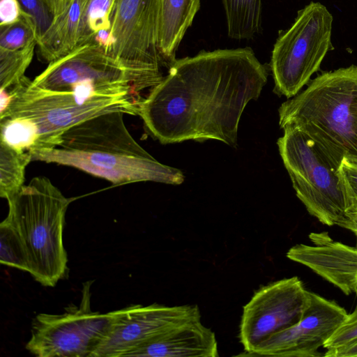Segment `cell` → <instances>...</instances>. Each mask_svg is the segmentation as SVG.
Returning <instances> with one entry per match:
<instances>
[{"label": "cell", "instance_id": "7402d4cb", "mask_svg": "<svg viewBox=\"0 0 357 357\" xmlns=\"http://www.w3.org/2000/svg\"><path fill=\"white\" fill-rule=\"evenodd\" d=\"M0 262L28 272L23 245L15 229L5 219L0 224Z\"/></svg>", "mask_w": 357, "mask_h": 357}, {"label": "cell", "instance_id": "5bb4252c", "mask_svg": "<svg viewBox=\"0 0 357 357\" xmlns=\"http://www.w3.org/2000/svg\"><path fill=\"white\" fill-rule=\"evenodd\" d=\"M310 238L313 245H295L287 251V257L307 266L344 294L354 292L357 243L351 247L333 241L326 233H312Z\"/></svg>", "mask_w": 357, "mask_h": 357}, {"label": "cell", "instance_id": "9a60e30c", "mask_svg": "<svg viewBox=\"0 0 357 357\" xmlns=\"http://www.w3.org/2000/svg\"><path fill=\"white\" fill-rule=\"evenodd\" d=\"M128 356L217 357L215 333L201 320L177 325L129 352Z\"/></svg>", "mask_w": 357, "mask_h": 357}, {"label": "cell", "instance_id": "5b68a950", "mask_svg": "<svg viewBox=\"0 0 357 357\" xmlns=\"http://www.w3.org/2000/svg\"><path fill=\"white\" fill-rule=\"evenodd\" d=\"M7 201L5 220L23 245L28 273L42 285L54 287L68 270L63 231L70 199L48 178L36 176Z\"/></svg>", "mask_w": 357, "mask_h": 357}, {"label": "cell", "instance_id": "3957f363", "mask_svg": "<svg viewBox=\"0 0 357 357\" xmlns=\"http://www.w3.org/2000/svg\"><path fill=\"white\" fill-rule=\"evenodd\" d=\"M124 114L110 112L82 121L65 132L55 147L30 152L31 160L76 168L114 185L182 183V171L160 163L137 142Z\"/></svg>", "mask_w": 357, "mask_h": 357}, {"label": "cell", "instance_id": "4316f807", "mask_svg": "<svg viewBox=\"0 0 357 357\" xmlns=\"http://www.w3.org/2000/svg\"><path fill=\"white\" fill-rule=\"evenodd\" d=\"M23 13L17 0H0V26L18 22Z\"/></svg>", "mask_w": 357, "mask_h": 357}, {"label": "cell", "instance_id": "484cf974", "mask_svg": "<svg viewBox=\"0 0 357 357\" xmlns=\"http://www.w3.org/2000/svg\"><path fill=\"white\" fill-rule=\"evenodd\" d=\"M357 342V305L344 322L324 344L326 350L336 349Z\"/></svg>", "mask_w": 357, "mask_h": 357}, {"label": "cell", "instance_id": "277c9868", "mask_svg": "<svg viewBox=\"0 0 357 357\" xmlns=\"http://www.w3.org/2000/svg\"><path fill=\"white\" fill-rule=\"evenodd\" d=\"M282 129H298L311 138L338 168L357 155V66L326 71L278 109Z\"/></svg>", "mask_w": 357, "mask_h": 357}, {"label": "cell", "instance_id": "d4e9b609", "mask_svg": "<svg viewBox=\"0 0 357 357\" xmlns=\"http://www.w3.org/2000/svg\"><path fill=\"white\" fill-rule=\"evenodd\" d=\"M22 8L33 20L38 40L47 30L54 16L45 0H17ZM38 41V40H37Z\"/></svg>", "mask_w": 357, "mask_h": 357}, {"label": "cell", "instance_id": "30bf717a", "mask_svg": "<svg viewBox=\"0 0 357 357\" xmlns=\"http://www.w3.org/2000/svg\"><path fill=\"white\" fill-rule=\"evenodd\" d=\"M303 282L294 276L281 279L256 290L243 306L239 341L252 354L264 342L296 324L307 301Z\"/></svg>", "mask_w": 357, "mask_h": 357}, {"label": "cell", "instance_id": "83f0119b", "mask_svg": "<svg viewBox=\"0 0 357 357\" xmlns=\"http://www.w3.org/2000/svg\"><path fill=\"white\" fill-rule=\"evenodd\" d=\"M327 357H357V342L350 345L333 350H326Z\"/></svg>", "mask_w": 357, "mask_h": 357}, {"label": "cell", "instance_id": "9c48e42d", "mask_svg": "<svg viewBox=\"0 0 357 357\" xmlns=\"http://www.w3.org/2000/svg\"><path fill=\"white\" fill-rule=\"evenodd\" d=\"M83 284L79 305H71L61 314L40 313L31 324L26 349L38 357H93L111 324L109 314L93 312L90 288Z\"/></svg>", "mask_w": 357, "mask_h": 357}, {"label": "cell", "instance_id": "ba28073f", "mask_svg": "<svg viewBox=\"0 0 357 357\" xmlns=\"http://www.w3.org/2000/svg\"><path fill=\"white\" fill-rule=\"evenodd\" d=\"M333 17L320 2L299 10L293 24L282 31L274 44L270 68L273 91L287 99L298 94L333 49Z\"/></svg>", "mask_w": 357, "mask_h": 357}, {"label": "cell", "instance_id": "8992f818", "mask_svg": "<svg viewBox=\"0 0 357 357\" xmlns=\"http://www.w3.org/2000/svg\"><path fill=\"white\" fill-rule=\"evenodd\" d=\"M161 67L158 63L115 57L91 41L49 63L32 84L52 91L70 92L86 86L109 94H131L143 99L142 92L150 91L163 79Z\"/></svg>", "mask_w": 357, "mask_h": 357}, {"label": "cell", "instance_id": "f546056e", "mask_svg": "<svg viewBox=\"0 0 357 357\" xmlns=\"http://www.w3.org/2000/svg\"><path fill=\"white\" fill-rule=\"evenodd\" d=\"M50 10L52 11L54 18L62 13L72 0H45Z\"/></svg>", "mask_w": 357, "mask_h": 357}, {"label": "cell", "instance_id": "ffe728a7", "mask_svg": "<svg viewBox=\"0 0 357 357\" xmlns=\"http://www.w3.org/2000/svg\"><path fill=\"white\" fill-rule=\"evenodd\" d=\"M37 42L16 50L0 49V89H7L17 84L25 75L33 57Z\"/></svg>", "mask_w": 357, "mask_h": 357}, {"label": "cell", "instance_id": "603a6c76", "mask_svg": "<svg viewBox=\"0 0 357 357\" xmlns=\"http://www.w3.org/2000/svg\"><path fill=\"white\" fill-rule=\"evenodd\" d=\"M0 27V49L1 50H20L38 40L34 23L24 12L18 22Z\"/></svg>", "mask_w": 357, "mask_h": 357}, {"label": "cell", "instance_id": "44dd1931", "mask_svg": "<svg viewBox=\"0 0 357 357\" xmlns=\"http://www.w3.org/2000/svg\"><path fill=\"white\" fill-rule=\"evenodd\" d=\"M116 0H89L80 31L78 45L92 41L99 31L110 29ZM77 45V46H78Z\"/></svg>", "mask_w": 357, "mask_h": 357}, {"label": "cell", "instance_id": "7c38bea8", "mask_svg": "<svg viewBox=\"0 0 357 357\" xmlns=\"http://www.w3.org/2000/svg\"><path fill=\"white\" fill-rule=\"evenodd\" d=\"M345 309L334 301L307 291L300 320L261 343L252 355L278 357H317L347 318Z\"/></svg>", "mask_w": 357, "mask_h": 357}, {"label": "cell", "instance_id": "8fae6325", "mask_svg": "<svg viewBox=\"0 0 357 357\" xmlns=\"http://www.w3.org/2000/svg\"><path fill=\"white\" fill-rule=\"evenodd\" d=\"M109 314V331L93 357H126L133 349L177 325L201 320L197 305H132Z\"/></svg>", "mask_w": 357, "mask_h": 357}, {"label": "cell", "instance_id": "cb8c5ba5", "mask_svg": "<svg viewBox=\"0 0 357 357\" xmlns=\"http://www.w3.org/2000/svg\"><path fill=\"white\" fill-rule=\"evenodd\" d=\"M343 190L346 213H357V155H347L342 158L337 169Z\"/></svg>", "mask_w": 357, "mask_h": 357}, {"label": "cell", "instance_id": "7a4b0ae2", "mask_svg": "<svg viewBox=\"0 0 357 357\" xmlns=\"http://www.w3.org/2000/svg\"><path fill=\"white\" fill-rule=\"evenodd\" d=\"M143 99L82 86L70 92L44 89L24 76L1 90V141L30 153L55 147L74 126L110 112L138 115Z\"/></svg>", "mask_w": 357, "mask_h": 357}, {"label": "cell", "instance_id": "d6986e66", "mask_svg": "<svg viewBox=\"0 0 357 357\" xmlns=\"http://www.w3.org/2000/svg\"><path fill=\"white\" fill-rule=\"evenodd\" d=\"M32 161L31 154L0 140V196L6 200L24 185L25 170Z\"/></svg>", "mask_w": 357, "mask_h": 357}, {"label": "cell", "instance_id": "4fadbf2b", "mask_svg": "<svg viewBox=\"0 0 357 357\" xmlns=\"http://www.w3.org/2000/svg\"><path fill=\"white\" fill-rule=\"evenodd\" d=\"M160 5L161 0H116L108 53L166 66L158 47Z\"/></svg>", "mask_w": 357, "mask_h": 357}, {"label": "cell", "instance_id": "4dcf8cb0", "mask_svg": "<svg viewBox=\"0 0 357 357\" xmlns=\"http://www.w3.org/2000/svg\"><path fill=\"white\" fill-rule=\"evenodd\" d=\"M337 226L351 231L357 237V213L347 214L346 217L338 223Z\"/></svg>", "mask_w": 357, "mask_h": 357}, {"label": "cell", "instance_id": "6da1fadb", "mask_svg": "<svg viewBox=\"0 0 357 357\" xmlns=\"http://www.w3.org/2000/svg\"><path fill=\"white\" fill-rule=\"evenodd\" d=\"M268 76L250 47L202 51L174 61L138 115L162 144L215 139L236 147L245 107L258 99Z\"/></svg>", "mask_w": 357, "mask_h": 357}, {"label": "cell", "instance_id": "2e32d148", "mask_svg": "<svg viewBox=\"0 0 357 357\" xmlns=\"http://www.w3.org/2000/svg\"><path fill=\"white\" fill-rule=\"evenodd\" d=\"M89 0H72L37 41L40 58L48 63L73 50L79 43L84 13Z\"/></svg>", "mask_w": 357, "mask_h": 357}, {"label": "cell", "instance_id": "52a82bcc", "mask_svg": "<svg viewBox=\"0 0 357 357\" xmlns=\"http://www.w3.org/2000/svg\"><path fill=\"white\" fill-rule=\"evenodd\" d=\"M282 130L277 144L296 195L320 222L337 225L347 215L338 168L307 135L294 128Z\"/></svg>", "mask_w": 357, "mask_h": 357}, {"label": "cell", "instance_id": "f1b7e54d", "mask_svg": "<svg viewBox=\"0 0 357 357\" xmlns=\"http://www.w3.org/2000/svg\"><path fill=\"white\" fill-rule=\"evenodd\" d=\"M100 47L105 49L107 52L111 47L110 29H103L95 34L92 40Z\"/></svg>", "mask_w": 357, "mask_h": 357}, {"label": "cell", "instance_id": "1f68e13d", "mask_svg": "<svg viewBox=\"0 0 357 357\" xmlns=\"http://www.w3.org/2000/svg\"><path fill=\"white\" fill-rule=\"evenodd\" d=\"M354 293L356 294V296H357V282L356 284V286H355V288H354ZM357 305V304H356Z\"/></svg>", "mask_w": 357, "mask_h": 357}, {"label": "cell", "instance_id": "ac0fdd59", "mask_svg": "<svg viewBox=\"0 0 357 357\" xmlns=\"http://www.w3.org/2000/svg\"><path fill=\"white\" fill-rule=\"evenodd\" d=\"M228 36L252 39L261 30L262 0H222Z\"/></svg>", "mask_w": 357, "mask_h": 357}, {"label": "cell", "instance_id": "e0dca14e", "mask_svg": "<svg viewBox=\"0 0 357 357\" xmlns=\"http://www.w3.org/2000/svg\"><path fill=\"white\" fill-rule=\"evenodd\" d=\"M201 0H161L158 51L167 67L176 60L178 47L200 7Z\"/></svg>", "mask_w": 357, "mask_h": 357}]
</instances>
